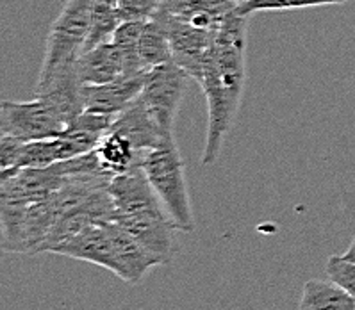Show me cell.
<instances>
[{"label": "cell", "instance_id": "7c38bea8", "mask_svg": "<svg viewBox=\"0 0 355 310\" xmlns=\"http://www.w3.org/2000/svg\"><path fill=\"white\" fill-rule=\"evenodd\" d=\"M241 2L245 0H161L159 11L175 20L216 33Z\"/></svg>", "mask_w": 355, "mask_h": 310}, {"label": "cell", "instance_id": "30bf717a", "mask_svg": "<svg viewBox=\"0 0 355 310\" xmlns=\"http://www.w3.org/2000/svg\"><path fill=\"white\" fill-rule=\"evenodd\" d=\"M105 223L89 226L84 232L77 234L76 237L52 248L51 253L83 260V262H92V264L101 266L116 275V257H114L113 241H111Z\"/></svg>", "mask_w": 355, "mask_h": 310}, {"label": "cell", "instance_id": "d6986e66", "mask_svg": "<svg viewBox=\"0 0 355 310\" xmlns=\"http://www.w3.org/2000/svg\"><path fill=\"white\" fill-rule=\"evenodd\" d=\"M348 0H245L238 6L241 15L252 17L259 11H289V9L322 8V6L345 4Z\"/></svg>", "mask_w": 355, "mask_h": 310}, {"label": "cell", "instance_id": "7402d4cb", "mask_svg": "<svg viewBox=\"0 0 355 310\" xmlns=\"http://www.w3.org/2000/svg\"><path fill=\"white\" fill-rule=\"evenodd\" d=\"M343 257H345L347 260H352V262H355V237L352 239L350 246L347 248V252L343 253Z\"/></svg>", "mask_w": 355, "mask_h": 310}, {"label": "cell", "instance_id": "7a4b0ae2", "mask_svg": "<svg viewBox=\"0 0 355 310\" xmlns=\"http://www.w3.org/2000/svg\"><path fill=\"white\" fill-rule=\"evenodd\" d=\"M109 194L114 203L113 223L132 234L161 266L170 264L175 257V232L179 228L155 194L143 168L113 176Z\"/></svg>", "mask_w": 355, "mask_h": 310}, {"label": "cell", "instance_id": "4fadbf2b", "mask_svg": "<svg viewBox=\"0 0 355 310\" xmlns=\"http://www.w3.org/2000/svg\"><path fill=\"white\" fill-rule=\"evenodd\" d=\"M77 73L83 84H105L125 75V63L113 42L102 43L84 52L77 61Z\"/></svg>", "mask_w": 355, "mask_h": 310}, {"label": "cell", "instance_id": "e0dca14e", "mask_svg": "<svg viewBox=\"0 0 355 310\" xmlns=\"http://www.w3.org/2000/svg\"><path fill=\"white\" fill-rule=\"evenodd\" d=\"M121 24L123 21L118 15V6L109 4L104 0H93L92 21H89V33L86 45H84V52L92 51L102 43L111 42Z\"/></svg>", "mask_w": 355, "mask_h": 310}, {"label": "cell", "instance_id": "8fae6325", "mask_svg": "<svg viewBox=\"0 0 355 310\" xmlns=\"http://www.w3.org/2000/svg\"><path fill=\"white\" fill-rule=\"evenodd\" d=\"M105 226H107L111 241H113L118 278H121L127 284L138 285L152 268L161 266V262L132 234H129L125 228H121L118 223L107 221Z\"/></svg>", "mask_w": 355, "mask_h": 310}, {"label": "cell", "instance_id": "3957f363", "mask_svg": "<svg viewBox=\"0 0 355 310\" xmlns=\"http://www.w3.org/2000/svg\"><path fill=\"white\" fill-rule=\"evenodd\" d=\"M141 168L177 228L186 234L195 230L184 161L173 136H168L161 145L145 155Z\"/></svg>", "mask_w": 355, "mask_h": 310}, {"label": "cell", "instance_id": "ac0fdd59", "mask_svg": "<svg viewBox=\"0 0 355 310\" xmlns=\"http://www.w3.org/2000/svg\"><path fill=\"white\" fill-rule=\"evenodd\" d=\"M145 21H123L114 33L111 42L120 48L125 63V75L145 73L139 59V38H141Z\"/></svg>", "mask_w": 355, "mask_h": 310}, {"label": "cell", "instance_id": "9a60e30c", "mask_svg": "<svg viewBox=\"0 0 355 310\" xmlns=\"http://www.w3.org/2000/svg\"><path fill=\"white\" fill-rule=\"evenodd\" d=\"M298 310H355V298L330 278H313L305 282Z\"/></svg>", "mask_w": 355, "mask_h": 310}, {"label": "cell", "instance_id": "5b68a950", "mask_svg": "<svg viewBox=\"0 0 355 310\" xmlns=\"http://www.w3.org/2000/svg\"><path fill=\"white\" fill-rule=\"evenodd\" d=\"M76 118L58 95L42 93L29 102H2L0 130L21 141H38L61 136Z\"/></svg>", "mask_w": 355, "mask_h": 310}, {"label": "cell", "instance_id": "9c48e42d", "mask_svg": "<svg viewBox=\"0 0 355 310\" xmlns=\"http://www.w3.org/2000/svg\"><path fill=\"white\" fill-rule=\"evenodd\" d=\"M145 73L121 75L113 82H105V84H84V111L116 118L139 98L143 91V82H145Z\"/></svg>", "mask_w": 355, "mask_h": 310}, {"label": "cell", "instance_id": "5bb4252c", "mask_svg": "<svg viewBox=\"0 0 355 310\" xmlns=\"http://www.w3.org/2000/svg\"><path fill=\"white\" fill-rule=\"evenodd\" d=\"M95 152L102 168L113 176L127 173L134 168H141L143 159H145V155L139 154L129 139L111 129L105 132Z\"/></svg>", "mask_w": 355, "mask_h": 310}, {"label": "cell", "instance_id": "52a82bcc", "mask_svg": "<svg viewBox=\"0 0 355 310\" xmlns=\"http://www.w3.org/2000/svg\"><path fill=\"white\" fill-rule=\"evenodd\" d=\"M188 77L186 70H182L175 61L159 64L145 73L141 91L143 102L155 123L170 134L173 132L177 111L184 97Z\"/></svg>", "mask_w": 355, "mask_h": 310}, {"label": "cell", "instance_id": "277c9868", "mask_svg": "<svg viewBox=\"0 0 355 310\" xmlns=\"http://www.w3.org/2000/svg\"><path fill=\"white\" fill-rule=\"evenodd\" d=\"M92 9L93 0H68L64 4L46 39L36 93L45 89L61 71L77 64L88 39Z\"/></svg>", "mask_w": 355, "mask_h": 310}, {"label": "cell", "instance_id": "2e32d148", "mask_svg": "<svg viewBox=\"0 0 355 310\" xmlns=\"http://www.w3.org/2000/svg\"><path fill=\"white\" fill-rule=\"evenodd\" d=\"M139 59H141V66L145 71L168 63V61H173L170 38H168L163 21L159 18L152 17L143 26L141 38H139Z\"/></svg>", "mask_w": 355, "mask_h": 310}, {"label": "cell", "instance_id": "603a6c76", "mask_svg": "<svg viewBox=\"0 0 355 310\" xmlns=\"http://www.w3.org/2000/svg\"><path fill=\"white\" fill-rule=\"evenodd\" d=\"M104 2H109V4H113V6H118V2H120V0H104Z\"/></svg>", "mask_w": 355, "mask_h": 310}, {"label": "cell", "instance_id": "6da1fadb", "mask_svg": "<svg viewBox=\"0 0 355 310\" xmlns=\"http://www.w3.org/2000/svg\"><path fill=\"white\" fill-rule=\"evenodd\" d=\"M247 15L234 9L225 18L214 36L213 48L204 64L200 88L204 89L209 109L205 148L202 163H216L223 141L234 123L245 89V52H247Z\"/></svg>", "mask_w": 355, "mask_h": 310}, {"label": "cell", "instance_id": "44dd1931", "mask_svg": "<svg viewBox=\"0 0 355 310\" xmlns=\"http://www.w3.org/2000/svg\"><path fill=\"white\" fill-rule=\"evenodd\" d=\"M161 0H120L118 15L121 21H148L157 13Z\"/></svg>", "mask_w": 355, "mask_h": 310}, {"label": "cell", "instance_id": "ffe728a7", "mask_svg": "<svg viewBox=\"0 0 355 310\" xmlns=\"http://www.w3.org/2000/svg\"><path fill=\"white\" fill-rule=\"evenodd\" d=\"M325 271L330 280L341 285L355 298V262L347 260L343 255H332L327 260Z\"/></svg>", "mask_w": 355, "mask_h": 310}, {"label": "cell", "instance_id": "ba28073f", "mask_svg": "<svg viewBox=\"0 0 355 310\" xmlns=\"http://www.w3.org/2000/svg\"><path fill=\"white\" fill-rule=\"evenodd\" d=\"M154 17L163 21L164 29H166L173 61L200 84L204 64L211 54L216 33L200 29V27H195L191 24H186V21L175 20V18L168 17L166 13L159 11V9Z\"/></svg>", "mask_w": 355, "mask_h": 310}, {"label": "cell", "instance_id": "8992f818", "mask_svg": "<svg viewBox=\"0 0 355 310\" xmlns=\"http://www.w3.org/2000/svg\"><path fill=\"white\" fill-rule=\"evenodd\" d=\"M58 221L51 200L2 201V246L9 253H40Z\"/></svg>", "mask_w": 355, "mask_h": 310}]
</instances>
